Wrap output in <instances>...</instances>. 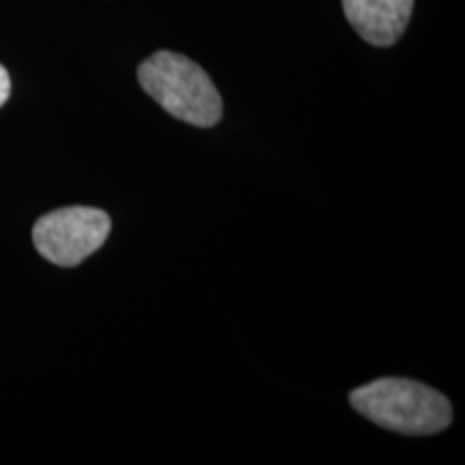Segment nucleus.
Listing matches in <instances>:
<instances>
[{"label":"nucleus","instance_id":"7ed1b4c3","mask_svg":"<svg viewBox=\"0 0 465 465\" xmlns=\"http://www.w3.org/2000/svg\"><path fill=\"white\" fill-rule=\"evenodd\" d=\"M110 232L106 212L95 207H65L45 213L33 229L37 252L50 263L74 267L104 246Z\"/></svg>","mask_w":465,"mask_h":465},{"label":"nucleus","instance_id":"39448f33","mask_svg":"<svg viewBox=\"0 0 465 465\" xmlns=\"http://www.w3.org/2000/svg\"><path fill=\"white\" fill-rule=\"evenodd\" d=\"M11 95V78H9V72L0 65V108L5 106Z\"/></svg>","mask_w":465,"mask_h":465},{"label":"nucleus","instance_id":"f257e3e1","mask_svg":"<svg viewBox=\"0 0 465 465\" xmlns=\"http://www.w3.org/2000/svg\"><path fill=\"white\" fill-rule=\"evenodd\" d=\"M353 410L391 431L433 435L452 422L450 401L433 388L403 377H383L349 394Z\"/></svg>","mask_w":465,"mask_h":465},{"label":"nucleus","instance_id":"f03ea898","mask_svg":"<svg viewBox=\"0 0 465 465\" xmlns=\"http://www.w3.org/2000/svg\"><path fill=\"white\" fill-rule=\"evenodd\" d=\"M138 80L166 113L190 125L212 127L223 116V97L203 67L188 56L162 50L138 67Z\"/></svg>","mask_w":465,"mask_h":465},{"label":"nucleus","instance_id":"20e7f679","mask_svg":"<svg viewBox=\"0 0 465 465\" xmlns=\"http://www.w3.org/2000/svg\"><path fill=\"white\" fill-rule=\"evenodd\" d=\"M342 9L366 44L388 48L403 37L414 0H342Z\"/></svg>","mask_w":465,"mask_h":465}]
</instances>
